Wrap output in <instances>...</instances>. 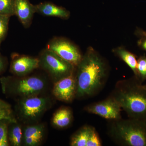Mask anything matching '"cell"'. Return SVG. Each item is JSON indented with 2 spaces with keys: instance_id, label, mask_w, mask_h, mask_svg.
<instances>
[{
  "instance_id": "6da1fadb",
  "label": "cell",
  "mask_w": 146,
  "mask_h": 146,
  "mask_svg": "<svg viewBox=\"0 0 146 146\" xmlns=\"http://www.w3.org/2000/svg\"><path fill=\"white\" fill-rule=\"evenodd\" d=\"M76 97H91L103 88L106 80L105 64L94 50H88L77 65Z\"/></svg>"
},
{
  "instance_id": "7a4b0ae2",
  "label": "cell",
  "mask_w": 146,
  "mask_h": 146,
  "mask_svg": "<svg viewBox=\"0 0 146 146\" xmlns=\"http://www.w3.org/2000/svg\"><path fill=\"white\" fill-rule=\"evenodd\" d=\"M111 97L129 118L146 122V90L137 79L118 82Z\"/></svg>"
},
{
  "instance_id": "ac0fdd59",
  "label": "cell",
  "mask_w": 146,
  "mask_h": 146,
  "mask_svg": "<svg viewBox=\"0 0 146 146\" xmlns=\"http://www.w3.org/2000/svg\"><path fill=\"white\" fill-rule=\"evenodd\" d=\"M44 133V127L42 125L29 126L24 130L23 138L33 137L41 141Z\"/></svg>"
},
{
  "instance_id": "3957f363",
  "label": "cell",
  "mask_w": 146,
  "mask_h": 146,
  "mask_svg": "<svg viewBox=\"0 0 146 146\" xmlns=\"http://www.w3.org/2000/svg\"><path fill=\"white\" fill-rule=\"evenodd\" d=\"M112 121L108 132L117 143L126 146H146V122L130 118Z\"/></svg>"
},
{
  "instance_id": "d4e9b609",
  "label": "cell",
  "mask_w": 146,
  "mask_h": 146,
  "mask_svg": "<svg viewBox=\"0 0 146 146\" xmlns=\"http://www.w3.org/2000/svg\"><path fill=\"white\" fill-rule=\"evenodd\" d=\"M5 60L0 55V74L4 70L5 67Z\"/></svg>"
},
{
  "instance_id": "5bb4252c",
  "label": "cell",
  "mask_w": 146,
  "mask_h": 146,
  "mask_svg": "<svg viewBox=\"0 0 146 146\" xmlns=\"http://www.w3.org/2000/svg\"><path fill=\"white\" fill-rule=\"evenodd\" d=\"M92 127L89 126H85L80 129L71 138L70 145L86 146Z\"/></svg>"
},
{
  "instance_id": "8992f818",
  "label": "cell",
  "mask_w": 146,
  "mask_h": 146,
  "mask_svg": "<svg viewBox=\"0 0 146 146\" xmlns=\"http://www.w3.org/2000/svg\"><path fill=\"white\" fill-rule=\"evenodd\" d=\"M48 98L32 96L21 98L18 103V113L23 119L32 121L38 119L48 108Z\"/></svg>"
},
{
  "instance_id": "44dd1931",
  "label": "cell",
  "mask_w": 146,
  "mask_h": 146,
  "mask_svg": "<svg viewBox=\"0 0 146 146\" xmlns=\"http://www.w3.org/2000/svg\"><path fill=\"white\" fill-rule=\"evenodd\" d=\"M10 123L7 120L0 121V146L9 145L8 125Z\"/></svg>"
},
{
  "instance_id": "e0dca14e",
  "label": "cell",
  "mask_w": 146,
  "mask_h": 146,
  "mask_svg": "<svg viewBox=\"0 0 146 146\" xmlns=\"http://www.w3.org/2000/svg\"><path fill=\"white\" fill-rule=\"evenodd\" d=\"M3 120L11 123L16 122L10 105L0 99V121Z\"/></svg>"
},
{
  "instance_id": "30bf717a",
  "label": "cell",
  "mask_w": 146,
  "mask_h": 146,
  "mask_svg": "<svg viewBox=\"0 0 146 146\" xmlns=\"http://www.w3.org/2000/svg\"><path fill=\"white\" fill-rule=\"evenodd\" d=\"M39 67V58L26 55H15L13 56L10 71L18 76H27Z\"/></svg>"
},
{
  "instance_id": "2e32d148",
  "label": "cell",
  "mask_w": 146,
  "mask_h": 146,
  "mask_svg": "<svg viewBox=\"0 0 146 146\" xmlns=\"http://www.w3.org/2000/svg\"><path fill=\"white\" fill-rule=\"evenodd\" d=\"M117 53L119 56L133 71L136 76L137 75V60L134 55L125 50L120 49Z\"/></svg>"
},
{
  "instance_id": "603a6c76",
  "label": "cell",
  "mask_w": 146,
  "mask_h": 146,
  "mask_svg": "<svg viewBox=\"0 0 146 146\" xmlns=\"http://www.w3.org/2000/svg\"><path fill=\"white\" fill-rule=\"evenodd\" d=\"M102 146L99 136L94 128L92 127L86 143V146Z\"/></svg>"
},
{
  "instance_id": "484cf974",
  "label": "cell",
  "mask_w": 146,
  "mask_h": 146,
  "mask_svg": "<svg viewBox=\"0 0 146 146\" xmlns=\"http://www.w3.org/2000/svg\"><path fill=\"white\" fill-rule=\"evenodd\" d=\"M142 46H143V48L144 49L146 50V40H145V41L143 42Z\"/></svg>"
},
{
  "instance_id": "d6986e66",
  "label": "cell",
  "mask_w": 146,
  "mask_h": 146,
  "mask_svg": "<svg viewBox=\"0 0 146 146\" xmlns=\"http://www.w3.org/2000/svg\"><path fill=\"white\" fill-rule=\"evenodd\" d=\"M15 0H0V15H15Z\"/></svg>"
},
{
  "instance_id": "83f0119b",
  "label": "cell",
  "mask_w": 146,
  "mask_h": 146,
  "mask_svg": "<svg viewBox=\"0 0 146 146\" xmlns=\"http://www.w3.org/2000/svg\"><path fill=\"white\" fill-rule=\"evenodd\" d=\"M142 86L146 90V84H144V85L142 84Z\"/></svg>"
},
{
  "instance_id": "277c9868",
  "label": "cell",
  "mask_w": 146,
  "mask_h": 146,
  "mask_svg": "<svg viewBox=\"0 0 146 146\" xmlns=\"http://www.w3.org/2000/svg\"><path fill=\"white\" fill-rule=\"evenodd\" d=\"M1 82L4 94L21 98L37 96L47 87L46 80L36 76L6 77Z\"/></svg>"
},
{
  "instance_id": "4fadbf2b",
  "label": "cell",
  "mask_w": 146,
  "mask_h": 146,
  "mask_svg": "<svg viewBox=\"0 0 146 146\" xmlns=\"http://www.w3.org/2000/svg\"><path fill=\"white\" fill-rule=\"evenodd\" d=\"M72 115L70 110L63 108L54 113L52 119L53 124L56 127L63 128L67 127L72 121Z\"/></svg>"
},
{
  "instance_id": "4316f807",
  "label": "cell",
  "mask_w": 146,
  "mask_h": 146,
  "mask_svg": "<svg viewBox=\"0 0 146 146\" xmlns=\"http://www.w3.org/2000/svg\"><path fill=\"white\" fill-rule=\"evenodd\" d=\"M142 34L144 35V36H146V32H143L142 33Z\"/></svg>"
},
{
  "instance_id": "52a82bcc",
  "label": "cell",
  "mask_w": 146,
  "mask_h": 146,
  "mask_svg": "<svg viewBox=\"0 0 146 146\" xmlns=\"http://www.w3.org/2000/svg\"><path fill=\"white\" fill-rule=\"evenodd\" d=\"M46 48L56 54L74 67L77 66L82 56L76 46L67 39L55 37L47 44Z\"/></svg>"
},
{
  "instance_id": "ffe728a7",
  "label": "cell",
  "mask_w": 146,
  "mask_h": 146,
  "mask_svg": "<svg viewBox=\"0 0 146 146\" xmlns=\"http://www.w3.org/2000/svg\"><path fill=\"white\" fill-rule=\"evenodd\" d=\"M137 75L136 78L142 84L146 80V58L142 56L137 61Z\"/></svg>"
},
{
  "instance_id": "cb8c5ba5",
  "label": "cell",
  "mask_w": 146,
  "mask_h": 146,
  "mask_svg": "<svg viewBox=\"0 0 146 146\" xmlns=\"http://www.w3.org/2000/svg\"><path fill=\"white\" fill-rule=\"evenodd\" d=\"M24 143L25 145L35 146L39 145L41 141L33 137H27L23 138Z\"/></svg>"
},
{
  "instance_id": "7402d4cb",
  "label": "cell",
  "mask_w": 146,
  "mask_h": 146,
  "mask_svg": "<svg viewBox=\"0 0 146 146\" xmlns=\"http://www.w3.org/2000/svg\"><path fill=\"white\" fill-rule=\"evenodd\" d=\"M10 17V16L0 15V46L7 34Z\"/></svg>"
},
{
  "instance_id": "7c38bea8",
  "label": "cell",
  "mask_w": 146,
  "mask_h": 146,
  "mask_svg": "<svg viewBox=\"0 0 146 146\" xmlns=\"http://www.w3.org/2000/svg\"><path fill=\"white\" fill-rule=\"evenodd\" d=\"M36 13L47 16H53L66 19L70 13L65 8L50 2H44L35 5Z\"/></svg>"
},
{
  "instance_id": "ba28073f",
  "label": "cell",
  "mask_w": 146,
  "mask_h": 146,
  "mask_svg": "<svg viewBox=\"0 0 146 146\" xmlns=\"http://www.w3.org/2000/svg\"><path fill=\"white\" fill-rule=\"evenodd\" d=\"M85 110L91 114L98 115L107 119H121L122 108L112 97L86 106Z\"/></svg>"
},
{
  "instance_id": "8fae6325",
  "label": "cell",
  "mask_w": 146,
  "mask_h": 146,
  "mask_svg": "<svg viewBox=\"0 0 146 146\" xmlns=\"http://www.w3.org/2000/svg\"><path fill=\"white\" fill-rule=\"evenodd\" d=\"M15 15L26 28L29 27L34 14L36 13L35 5L29 0H15Z\"/></svg>"
},
{
  "instance_id": "9a60e30c",
  "label": "cell",
  "mask_w": 146,
  "mask_h": 146,
  "mask_svg": "<svg viewBox=\"0 0 146 146\" xmlns=\"http://www.w3.org/2000/svg\"><path fill=\"white\" fill-rule=\"evenodd\" d=\"M8 128V140L11 145L13 146H21L23 139V132L21 126L16 122L11 123Z\"/></svg>"
},
{
  "instance_id": "9c48e42d",
  "label": "cell",
  "mask_w": 146,
  "mask_h": 146,
  "mask_svg": "<svg viewBox=\"0 0 146 146\" xmlns=\"http://www.w3.org/2000/svg\"><path fill=\"white\" fill-rule=\"evenodd\" d=\"M76 83L73 74L56 82L52 93L59 100L65 102L72 101L76 96Z\"/></svg>"
},
{
  "instance_id": "5b68a950",
  "label": "cell",
  "mask_w": 146,
  "mask_h": 146,
  "mask_svg": "<svg viewBox=\"0 0 146 146\" xmlns=\"http://www.w3.org/2000/svg\"><path fill=\"white\" fill-rule=\"evenodd\" d=\"M38 58L39 67L46 71L55 82L73 74L74 65L48 49L41 52Z\"/></svg>"
}]
</instances>
